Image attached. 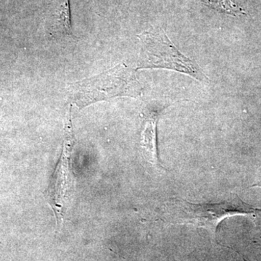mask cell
Masks as SVG:
<instances>
[{"label": "cell", "instance_id": "6da1fadb", "mask_svg": "<svg viewBox=\"0 0 261 261\" xmlns=\"http://www.w3.org/2000/svg\"><path fill=\"white\" fill-rule=\"evenodd\" d=\"M137 69L121 63L100 74L70 84L72 99L80 110L113 98H137L142 94Z\"/></svg>", "mask_w": 261, "mask_h": 261}, {"label": "cell", "instance_id": "7a4b0ae2", "mask_svg": "<svg viewBox=\"0 0 261 261\" xmlns=\"http://www.w3.org/2000/svg\"><path fill=\"white\" fill-rule=\"evenodd\" d=\"M238 195L220 203L194 204L181 199H170L161 209V218L175 224H191L205 228L214 234L223 220L238 215L254 214L256 211Z\"/></svg>", "mask_w": 261, "mask_h": 261}, {"label": "cell", "instance_id": "3957f363", "mask_svg": "<svg viewBox=\"0 0 261 261\" xmlns=\"http://www.w3.org/2000/svg\"><path fill=\"white\" fill-rule=\"evenodd\" d=\"M141 54L137 69L162 68L169 69L190 75L202 82H207L202 68L191 59L184 56L173 45L162 29L146 32L140 36Z\"/></svg>", "mask_w": 261, "mask_h": 261}, {"label": "cell", "instance_id": "277c9868", "mask_svg": "<svg viewBox=\"0 0 261 261\" xmlns=\"http://www.w3.org/2000/svg\"><path fill=\"white\" fill-rule=\"evenodd\" d=\"M65 132L66 135L61 158L47 191L48 202L56 214L58 223L63 221L66 206L74 191V179L70 163L74 139L72 132L70 113L67 121Z\"/></svg>", "mask_w": 261, "mask_h": 261}, {"label": "cell", "instance_id": "5b68a950", "mask_svg": "<svg viewBox=\"0 0 261 261\" xmlns=\"http://www.w3.org/2000/svg\"><path fill=\"white\" fill-rule=\"evenodd\" d=\"M49 30L53 37H73L70 0H58L54 12L51 13Z\"/></svg>", "mask_w": 261, "mask_h": 261}, {"label": "cell", "instance_id": "8992f818", "mask_svg": "<svg viewBox=\"0 0 261 261\" xmlns=\"http://www.w3.org/2000/svg\"><path fill=\"white\" fill-rule=\"evenodd\" d=\"M159 113V111L151 113L145 120L142 136V146L147 161L157 167L163 168L160 163L157 147V123Z\"/></svg>", "mask_w": 261, "mask_h": 261}, {"label": "cell", "instance_id": "52a82bcc", "mask_svg": "<svg viewBox=\"0 0 261 261\" xmlns=\"http://www.w3.org/2000/svg\"><path fill=\"white\" fill-rule=\"evenodd\" d=\"M204 3L219 13L238 16L246 15L245 10L234 0H202Z\"/></svg>", "mask_w": 261, "mask_h": 261}, {"label": "cell", "instance_id": "ba28073f", "mask_svg": "<svg viewBox=\"0 0 261 261\" xmlns=\"http://www.w3.org/2000/svg\"><path fill=\"white\" fill-rule=\"evenodd\" d=\"M255 222H256L257 226L260 228L261 231V209H257L255 211Z\"/></svg>", "mask_w": 261, "mask_h": 261}, {"label": "cell", "instance_id": "9c48e42d", "mask_svg": "<svg viewBox=\"0 0 261 261\" xmlns=\"http://www.w3.org/2000/svg\"><path fill=\"white\" fill-rule=\"evenodd\" d=\"M252 187H259V188H261V181L257 182L255 185H252Z\"/></svg>", "mask_w": 261, "mask_h": 261}]
</instances>
